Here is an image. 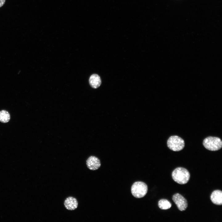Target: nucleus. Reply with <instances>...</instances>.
<instances>
[{
	"label": "nucleus",
	"mask_w": 222,
	"mask_h": 222,
	"mask_svg": "<svg viewBox=\"0 0 222 222\" xmlns=\"http://www.w3.org/2000/svg\"><path fill=\"white\" fill-rule=\"evenodd\" d=\"M172 176L174 180L180 184L187 183L190 178V174L186 169L179 167L175 169L172 172Z\"/></svg>",
	"instance_id": "obj_1"
},
{
	"label": "nucleus",
	"mask_w": 222,
	"mask_h": 222,
	"mask_svg": "<svg viewBox=\"0 0 222 222\" xmlns=\"http://www.w3.org/2000/svg\"><path fill=\"white\" fill-rule=\"evenodd\" d=\"M203 143L206 149L211 151L218 150L220 149L222 147L221 139L217 137H208L204 139Z\"/></svg>",
	"instance_id": "obj_2"
},
{
	"label": "nucleus",
	"mask_w": 222,
	"mask_h": 222,
	"mask_svg": "<svg viewBox=\"0 0 222 222\" xmlns=\"http://www.w3.org/2000/svg\"><path fill=\"white\" fill-rule=\"evenodd\" d=\"M148 187L144 183L138 181L135 182L132 185L131 191L132 195L136 198H141L146 194Z\"/></svg>",
	"instance_id": "obj_3"
},
{
	"label": "nucleus",
	"mask_w": 222,
	"mask_h": 222,
	"mask_svg": "<svg viewBox=\"0 0 222 222\" xmlns=\"http://www.w3.org/2000/svg\"><path fill=\"white\" fill-rule=\"evenodd\" d=\"M167 145L171 150L175 151L182 150L184 147V142L181 138L176 135L171 136L167 140Z\"/></svg>",
	"instance_id": "obj_4"
},
{
	"label": "nucleus",
	"mask_w": 222,
	"mask_h": 222,
	"mask_svg": "<svg viewBox=\"0 0 222 222\" xmlns=\"http://www.w3.org/2000/svg\"><path fill=\"white\" fill-rule=\"evenodd\" d=\"M172 199L180 211H183L186 209L187 207V202L186 199L181 195L176 193L173 196Z\"/></svg>",
	"instance_id": "obj_5"
},
{
	"label": "nucleus",
	"mask_w": 222,
	"mask_h": 222,
	"mask_svg": "<svg viewBox=\"0 0 222 222\" xmlns=\"http://www.w3.org/2000/svg\"><path fill=\"white\" fill-rule=\"evenodd\" d=\"M87 167L91 170H96L99 169L101 165L99 159L96 156H91L86 161Z\"/></svg>",
	"instance_id": "obj_6"
},
{
	"label": "nucleus",
	"mask_w": 222,
	"mask_h": 222,
	"mask_svg": "<svg viewBox=\"0 0 222 222\" xmlns=\"http://www.w3.org/2000/svg\"><path fill=\"white\" fill-rule=\"evenodd\" d=\"M65 208L69 210H74L76 209L78 206V202L77 199L72 196L66 198L64 202Z\"/></svg>",
	"instance_id": "obj_7"
},
{
	"label": "nucleus",
	"mask_w": 222,
	"mask_h": 222,
	"mask_svg": "<svg viewBox=\"0 0 222 222\" xmlns=\"http://www.w3.org/2000/svg\"><path fill=\"white\" fill-rule=\"evenodd\" d=\"M210 199L214 204L217 205H221L222 191L220 190L214 191L211 194Z\"/></svg>",
	"instance_id": "obj_8"
},
{
	"label": "nucleus",
	"mask_w": 222,
	"mask_h": 222,
	"mask_svg": "<svg viewBox=\"0 0 222 222\" xmlns=\"http://www.w3.org/2000/svg\"><path fill=\"white\" fill-rule=\"evenodd\" d=\"M101 82L100 76L97 74H93L89 78V84L93 88H96L99 87L101 85Z\"/></svg>",
	"instance_id": "obj_9"
},
{
	"label": "nucleus",
	"mask_w": 222,
	"mask_h": 222,
	"mask_svg": "<svg viewBox=\"0 0 222 222\" xmlns=\"http://www.w3.org/2000/svg\"><path fill=\"white\" fill-rule=\"evenodd\" d=\"M158 206L159 208L161 209L166 210L171 208V204L167 200L162 199L158 201Z\"/></svg>",
	"instance_id": "obj_10"
},
{
	"label": "nucleus",
	"mask_w": 222,
	"mask_h": 222,
	"mask_svg": "<svg viewBox=\"0 0 222 222\" xmlns=\"http://www.w3.org/2000/svg\"><path fill=\"white\" fill-rule=\"evenodd\" d=\"M10 119V115L9 113L5 110L0 111V121L6 123L8 122Z\"/></svg>",
	"instance_id": "obj_11"
},
{
	"label": "nucleus",
	"mask_w": 222,
	"mask_h": 222,
	"mask_svg": "<svg viewBox=\"0 0 222 222\" xmlns=\"http://www.w3.org/2000/svg\"><path fill=\"white\" fill-rule=\"evenodd\" d=\"M6 0H0V7L2 6L5 3Z\"/></svg>",
	"instance_id": "obj_12"
}]
</instances>
